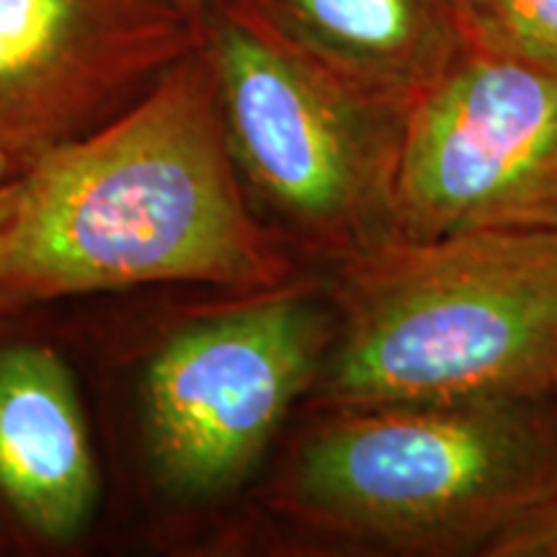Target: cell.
I'll return each instance as SVG.
<instances>
[{
	"label": "cell",
	"mask_w": 557,
	"mask_h": 557,
	"mask_svg": "<svg viewBox=\"0 0 557 557\" xmlns=\"http://www.w3.org/2000/svg\"><path fill=\"white\" fill-rule=\"evenodd\" d=\"M354 94L408 114L468 47L459 0H250Z\"/></svg>",
	"instance_id": "cell-9"
},
{
	"label": "cell",
	"mask_w": 557,
	"mask_h": 557,
	"mask_svg": "<svg viewBox=\"0 0 557 557\" xmlns=\"http://www.w3.org/2000/svg\"><path fill=\"white\" fill-rule=\"evenodd\" d=\"M331 271L312 410L557 395V230L387 238Z\"/></svg>",
	"instance_id": "cell-3"
},
{
	"label": "cell",
	"mask_w": 557,
	"mask_h": 557,
	"mask_svg": "<svg viewBox=\"0 0 557 557\" xmlns=\"http://www.w3.org/2000/svg\"><path fill=\"white\" fill-rule=\"evenodd\" d=\"M468 39L557 73V0H459Z\"/></svg>",
	"instance_id": "cell-10"
},
{
	"label": "cell",
	"mask_w": 557,
	"mask_h": 557,
	"mask_svg": "<svg viewBox=\"0 0 557 557\" xmlns=\"http://www.w3.org/2000/svg\"><path fill=\"white\" fill-rule=\"evenodd\" d=\"M557 230V73L468 41L408 109L393 238Z\"/></svg>",
	"instance_id": "cell-6"
},
{
	"label": "cell",
	"mask_w": 557,
	"mask_h": 557,
	"mask_svg": "<svg viewBox=\"0 0 557 557\" xmlns=\"http://www.w3.org/2000/svg\"><path fill=\"white\" fill-rule=\"evenodd\" d=\"M21 184L0 308L145 284L248 297L297 282L289 246L243 189L199 41L129 109Z\"/></svg>",
	"instance_id": "cell-1"
},
{
	"label": "cell",
	"mask_w": 557,
	"mask_h": 557,
	"mask_svg": "<svg viewBox=\"0 0 557 557\" xmlns=\"http://www.w3.org/2000/svg\"><path fill=\"white\" fill-rule=\"evenodd\" d=\"M199 45L243 189L278 238L329 267L393 238L406 114L346 88L250 0H209Z\"/></svg>",
	"instance_id": "cell-4"
},
{
	"label": "cell",
	"mask_w": 557,
	"mask_h": 557,
	"mask_svg": "<svg viewBox=\"0 0 557 557\" xmlns=\"http://www.w3.org/2000/svg\"><path fill=\"white\" fill-rule=\"evenodd\" d=\"M21 199H24V184L16 181H0V278H3L5 261H9L13 238H16Z\"/></svg>",
	"instance_id": "cell-12"
},
{
	"label": "cell",
	"mask_w": 557,
	"mask_h": 557,
	"mask_svg": "<svg viewBox=\"0 0 557 557\" xmlns=\"http://www.w3.org/2000/svg\"><path fill=\"white\" fill-rule=\"evenodd\" d=\"M101 478L73 374L50 346L0 348V496L39 537L75 540Z\"/></svg>",
	"instance_id": "cell-8"
},
{
	"label": "cell",
	"mask_w": 557,
	"mask_h": 557,
	"mask_svg": "<svg viewBox=\"0 0 557 557\" xmlns=\"http://www.w3.org/2000/svg\"><path fill=\"white\" fill-rule=\"evenodd\" d=\"M165 3L173 5V9H176L181 16H186L189 21H194V24H199L201 13H205L209 0H165Z\"/></svg>",
	"instance_id": "cell-13"
},
{
	"label": "cell",
	"mask_w": 557,
	"mask_h": 557,
	"mask_svg": "<svg viewBox=\"0 0 557 557\" xmlns=\"http://www.w3.org/2000/svg\"><path fill=\"white\" fill-rule=\"evenodd\" d=\"M197 41L165 0H0V181L114 120Z\"/></svg>",
	"instance_id": "cell-7"
},
{
	"label": "cell",
	"mask_w": 557,
	"mask_h": 557,
	"mask_svg": "<svg viewBox=\"0 0 557 557\" xmlns=\"http://www.w3.org/2000/svg\"><path fill=\"white\" fill-rule=\"evenodd\" d=\"M274 508L387 557H491L557 496V395L315 408Z\"/></svg>",
	"instance_id": "cell-2"
},
{
	"label": "cell",
	"mask_w": 557,
	"mask_h": 557,
	"mask_svg": "<svg viewBox=\"0 0 557 557\" xmlns=\"http://www.w3.org/2000/svg\"><path fill=\"white\" fill-rule=\"evenodd\" d=\"M333 333L329 289L305 282L173 333L145 374V438L160 487L184 500L238 491L310 395Z\"/></svg>",
	"instance_id": "cell-5"
},
{
	"label": "cell",
	"mask_w": 557,
	"mask_h": 557,
	"mask_svg": "<svg viewBox=\"0 0 557 557\" xmlns=\"http://www.w3.org/2000/svg\"><path fill=\"white\" fill-rule=\"evenodd\" d=\"M491 557H557V496L513 529Z\"/></svg>",
	"instance_id": "cell-11"
}]
</instances>
